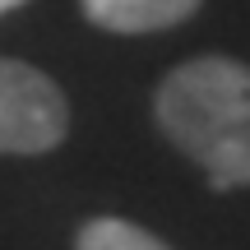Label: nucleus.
<instances>
[{
  "label": "nucleus",
  "mask_w": 250,
  "mask_h": 250,
  "mask_svg": "<svg viewBox=\"0 0 250 250\" xmlns=\"http://www.w3.org/2000/svg\"><path fill=\"white\" fill-rule=\"evenodd\" d=\"M153 111L162 134L208 171L213 190L250 186V65L227 56L176 65L162 79Z\"/></svg>",
  "instance_id": "nucleus-1"
},
{
  "label": "nucleus",
  "mask_w": 250,
  "mask_h": 250,
  "mask_svg": "<svg viewBox=\"0 0 250 250\" xmlns=\"http://www.w3.org/2000/svg\"><path fill=\"white\" fill-rule=\"evenodd\" d=\"M70 130V102L51 74L0 61V153H46Z\"/></svg>",
  "instance_id": "nucleus-2"
},
{
  "label": "nucleus",
  "mask_w": 250,
  "mask_h": 250,
  "mask_svg": "<svg viewBox=\"0 0 250 250\" xmlns=\"http://www.w3.org/2000/svg\"><path fill=\"white\" fill-rule=\"evenodd\" d=\"M199 9V0H83V14L93 19L107 33H158V28H171L181 19H190Z\"/></svg>",
  "instance_id": "nucleus-3"
},
{
  "label": "nucleus",
  "mask_w": 250,
  "mask_h": 250,
  "mask_svg": "<svg viewBox=\"0 0 250 250\" xmlns=\"http://www.w3.org/2000/svg\"><path fill=\"white\" fill-rule=\"evenodd\" d=\"M74 250H171L167 241L148 232V227L130 223V218H93L79 227Z\"/></svg>",
  "instance_id": "nucleus-4"
},
{
  "label": "nucleus",
  "mask_w": 250,
  "mask_h": 250,
  "mask_svg": "<svg viewBox=\"0 0 250 250\" xmlns=\"http://www.w3.org/2000/svg\"><path fill=\"white\" fill-rule=\"evenodd\" d=\"M23 0H0V14H9V9H19Z\"/></svg>",
  "instance_id": "nucleus-5"
}]
</instances>
